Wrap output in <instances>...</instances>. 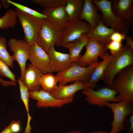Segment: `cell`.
Returning a JSON list of instances; mask_svg holds the SVG:
<instances>
[{
	"label": "cell",
	"mask_w": 133,
	"mask_h": 133,
	"mask_svg": "<svg viewBox=\"0 0 133 133\" xmlns=\"http://www.w3.org/2000/svg\"><path fill=\"white\" fill-rule=\"evenodd\" d=\"M112 55V59L101 80L112 89L113 81L116 75L125 68L133 65V50L126 44L119 52Z\"/></svg>",
	"instance_id": "cell-1"
},
{
	"label": "cell",
	"mask_w": 133,
	"mask_h": 133,
	"mask_svg": "<svg viewBox=\"0 0 133 133\" xmlns=\"http://www.w3.org/2000/svg\"><path fill=\"white\" fill-rule=\"evenodd\" d=\"M113 82L112 89L117 93L119 101H127L133 105V65L123 69Z\"/></svg>",
	"instance_id": "cell-2"
},
{
	"label": "cell",
	"mask_w": 133,
	"mask_h": 133,
	"mask_svg": "<svg viewBox=\"0 0 133 133\" xmlns=\"http://www.w3.org/2000/svg\"><path fill=\"white\" fill-rule=\"evenodd\" d=\"M63 29L44 19L38 33L35 42L47 53L52 46H61Z\"/></svg>",
	"instance_id": "cell-3"
},
{
	"label": "cell",
	"mask_w": 133,
	"mask_h": 133,
	"mask_svg": "<svg viewBox=\"0 0 133 133\" xmlns=\"http://www.w3.org/2000/svg\"><path fill=\"white\" fill-rule=\"evenodd\" d=\"M93 1L101 12L102 19L106 27H110L115 32L125 35L129 33L131 23L122 20L114 15L111 9V0H93Z\"/></svg>",
	"instance_id": "cell-4"
},
{
	"label": "cell",
	"mask_w": 133,
	"mask_h": 133,
	"mask_svg": "<svg viewBox=\"0 0 133 133\" xmlns=\"http://www.w3.org/2000/svg\"><path fill=\"white\" fill-rule=\"evenodd\" d=\"M99 62L86 67H82L76 62L64 70L56 75L58 80V86L66 85L68 83L82 81L87 83L95 68Z\"/></svg>",
	"instance_id": "cell-5"
},
{
	"label": "cell",
	"mask_w": 133,
	"mask_h": 133,
	"mask_svg": "<svg viewBox=\"0 0 133 133\" xmlns=\"http://www.w3.org/2000/svg\"><path fill=\"white\" fill-rule=\"evenodd\" d=\"M15 10L24 31V40L30 47L35 42L38 33L44 19L27 14L16 8Z\"/></svg>",
	"instance_id": "cell-6"
},
{
	"label": "cell",
	"mask_w": 133,
	"mask_h": 133,
	"mask_svg": "<svg viewBox=\"0 0 133 133\" xmlns=\"http://www.w3.org/2000/svg\"><path fill=\"white\" fill-rule=\"evenodd\" d=\"M133 105L124 101L106 103L105 106L111 110L113 115L111 124L112 128L109 133H118L121 131L126 130L124 121L128 116L133 113Z\"/></svg>",
	"instance_id": "cell-7"
},
{
	"label": "cell",
	"mask_w": 133,
	"mask_h": 133,
	"mask_svg": "<svg viewBox=\"0 0 133 133\" xmlns=\"http://www.w3.org/2000/svg\"><path fill=\"white\" fill-rule=\"evenodd\" d=\"M89 87L82 90V93L85 97V100L90 104L100 108L105 106L107 102L119 101L116 98V92L110 87H104L95 90Z\"/></svg>",
	"instance_id": "cell-8"
},
{
	"label": "cell",
	"mask_w": 133,
	"mask_h": 133,
	"mask_svg": "<svg viewBox=\"0 0 133 133\" xmlns=\"http://www.w3.org/2000/svg\"><path fill=\"white\" fill-rule=\"evenodd\" d=\"M91 28L86 21L78 19L69 21L63 28L61 46L73 41L82 35L87 34Z\"/></svg>",
	"instance_id": "cell-9"
},
{
	"label": "cell",
	"mask_w": 133,
	"mask_h": 133,
	"mask_svg": "<svg viewBox=\"0 0 133 133\" xmlns=\"http://www.w3.org/2000/svg\"><path fill=\"white\" fill-rule=\"evenodd\" d=\"M8 44L10 50L13 52L14 61L18 63L20 70V80L22 81L26 69V62L29 59L30 47L23 39L11 38Z\"/></svg>",
	"instance_id": "cell-10"
},
{
	"label": "cell",
	"mask_w": 133,
	"mask_h": 133,
	"mask_svg": "<svg viewBox=\"0 0 133 133\" xmlns=\"http://www.w3.org/2000/svg\"><path fill=\"white\" fill-rule=\"evenodd\" d=\"M86 51L76 62L80 66L86 67L98 61V58H102L106 51V46L97 41L89 40L85 46Z\"/></svg>",
	"instance_id": "cell-11"
},
{
	"label": "cell",
	"mask_w": 133,
	"mask_h": 133,
	"mask_svg": "<svg viewBox=\"0 0 133 133\" xmlns=\"http://www.w3.org/2000/svg\"><path fill=\"white\" fill-rule=\"evenodd\" d=\"M29 97L37 101L38 107L60 108L72 102L74 98L61 100L55 98L49 92L42 89L35 91H29Z\"/></svg>",
	"instance_id": "cell-12"
},
{
	"label": "cell",
	"mask_w": 133,
	"mask_h": 133,
	"mask_svg": "<svg viewBox=\"0 0 133 133\" xmlns=\"http://www.w3.org/2000/svg\"><path fill=\"white\" fill-rule=\"evenodd\" d=\"M28 59L31 64L43 74L52 73L48 54L36 42L30 47Z\"/></svg>",
	"instance_id": "cell-13"
},
{
	"label": "cell",
	"mask_w": 133,
	"mask_h": 133,
	"mask_svg": "<svg viewBox=\"0 0 133 133\" xmlns=\"http://www.w3.org/2000/svg\"><path fill=\"white\" fill-rule=\"evenodd\" d=\"M49 57L50 66L52 72L59 73L65 70L72 64L69 53L57 51L54 46H52L47 52Z\"/></svg>",
	"instance_id": "cell-14"
},
{
	"label": "cell",
	"mask_w": 133,
	"mask_h": 133,
	"mask_svg": "<svg viewBox=\"0 0 133 133\" xmlns=\"http://www.w3.org/2000/svg\"><path fill=\"white\" fill-rule=\"evenodd\" d=\"M91 87L90 85L82 81H77L69 85L58 86L53 91L50 92L55 98L61 100L74 98L78 91Z\"/></svg>",
	"instance_id": "cell-15"
},
{
	"label": "cell",
	"mask_w": 133,
	"mask_h": 133,
	"mask_svg": "<svg viewBox=\"0 0 133 133\" xmlns=\"http://www.w3.org/2000/svg\"><path fill=\"white\" fill-rule=\"evenodd\" d=\"M65 7V4L53 8L44 9L41 13L46 17V19L50 22L63 28L69 21Z\"/></svg>",
	"instance_id": "cell-16"
},
{
	"label": "cell",
	"mask_w": 133,
	"mask_h": 133,
	"mask_svg": "<svg viewBox=\"0 0 133 133\" xmlns=\"http://www.w3.org/2000/svg\"><path fill=\"white\" fill-rule=\"evenodd\" d=\"M111 9L120 19L131 23L133 17V0H111Z\"/></svg>",
	"instance_id": "cell-17"
},
{
	"label": "cell",
	"mask_w": 133,
	"mask_h": 133,
	"mask_svg": "<svg viewBox=\"0 0 133 133\" xmlns=\"http://www.w3.org/2000/svg\"><path fill=\"white\" fill-rule=\"evenodd\" d=\"M99 10L98 8L94 5L92 0H84L83 9L79 19L85 20L91 26V30H92L102 18V15L97 13Z\"/></svg>",
	"instance_id": "cell-18"
},
{
	"label": "cell",
	"mask_w": 133,
	"mask_h": 133,
	"mask_svg": "<svg viewBox=\"0 0 133 133\" xmlns=\"http://www.w3.org/2000/svg\"><path fill=\"white\" fill-rule=\"evenodd\" d=\"M115 32L112 28L106 27L101 19L96 26L87 35L89 40L97 41L106 46L111 41V36Z\"/></svg>",
	"instance_id": "cell-19"
},
{
	"label": "cell",
	"mask_w": 133,
	"mask_h": 133,
	"mask_svg": "<svg viewBox=\"0 0 133 133\" xmlns=\"http://www.w3.org/2000/svg\"><path fill=\"white\" fill-rule=\"evenodd\" d=\"M43 74L40 71L31 64H28L22 82L29 91L39 90L41 89L39 81Z\"/></svg>",
	"instance_id": "cell-20"
},
{
	"label": "cell",
	"mask_w": 133,
	"mask_h": 133,
	"mask_svg": "<svg viewBox=\"0 0 133 133\" xmlns=\"http://www.w3.org/2000/svg\"><path fill=\"white\" fill-rule=\"evenodd\" d=\"M112 58V55L106 52L102 59L99 62L92 72L87 83L90 86L91 88L94 89L97 86L98 82L101 80L104 72Z\"/></svg>",
	"instance_id": "cell-21"
},
{
	"label": "cell",
	"mask_w": 133,
	"mask_h": 133,
	"mask_svg": "<svg viewBox=\"0 0 133 133\" xmlns=\"http://www.w3.org/2000/svg\"><path fill=\"white\" fill-rule=\"evenodd\" d=\"M87 34L83 35L75 40L63 46V48L68 50L69 53L72 63L77 61L81 57V51L89 40Z\"/></svg>",
	"instance_id": "cell-22"
},
{
	"label": "cell",
	"mask_w": 133,
	"mask_h": 133,
	"mask_svg": "<svg viewBox=\"0 0 133 133\" xmlns=\"http://www.w3.org/2000/svg\"><path fill=\"white\" fill-rule=\"evenodd\" d=\"M84 4L83 0H66L65 9L69 21L78 19Z\"/></svg>",
	"instance_id": "cell-23"
},
{
	"label": "cell",
	"mask_w": 133,
	"mask_h": 133,
	"mask_svg": "<svg viewBox=\"0 0 133 133\" xmlns=\"http://www.w3.org/2000/svg\"><path fill=\"white\" fill-rule=\"evenodd\" d=\"M17 81L18 82L19 85L20 99L24 103L27 114V122L24 133H30L32 128L30 126V122L32 117L30 115L29 112V91L22 81L19 78H18Z\"/></svg>",
	"instance_id": "cell-24"
},
{
	"label": "cell",
	"mask_w": 133,
	"mask_h": 133,
	"mask_svg": "<svg viewBox=\"0 0 133 133\" xmlns=\"http://www.w3.org/2000/svg\"><path fill=\"white\" fill-rule=\"evenodd\" d=\"M58 83L56 76L52 73H49L42 75L39 80V83L42 89L50 92L57 87Z\"/></svg>",
	"instance_id": "cell-25"
},
{
	"label": "cell",
	"mask_w": 133,
	"mask_h": 133,
	"mask_svg": "<svg viewBox=\"0 0 133 133\" xmlns=\"http://www.w3.org/2000/svg\"><path fill=\"white\" fill-rule=\"evenodd\" d=\"M17 18L15 10L9 9L4 15L0 18V29L14 28L17 22Z\"/></svg>",
	"instance_id": "cell-26"
},
{
	"label": "cell",
	"mask_w": 133,
	"mask_h": 133,
	"mask_svg": "<svg viewBox=\"0 0 133 133\" xmlns=\"http://www.w3.org/2000/svg\"><path fill=\"white\" fill-rule=\"evenodd\" d=\"M6 40L3 36L0 37V60L9 67H14V61L12 56L11 55L7 50Z\"/></svg>",
	"instance_id": "cell-27"
},
{
	"label": "cell",
	"mask_w": 133,
	"mask_h": 133,
	"mask_svg": "<svg viewBox=\"0 0 133 133\" xmlns=\"http://www.w3.org/2000/svg\"><path fill=\"white\" fill-rule=\"evenodd\" d=\"M66 0H31L33 3L37 4L44 9L55 7L66 3Z\"/></svg>",
	"instance_id": "cell-28"
},
{
	"label": "cell",
	"mask_w": 133,
	"mask_h": 133,
	"mask_svg": "<svg viewBox=\"0 0 133 133\" xmlns=\"http://www.w3.org/2000/svg\"><path fill=\"white\" fill-rule=\"evenodd\" d=\"M9 3L20 10L27 14L42 19H46V17L41 13L39 12L34 10L21 4L10 0H8Z\"/></svg>",
	"instance_id": "cell-29"
},
{
	"label": "cell",
	"mask_w": 133,
	"mask_h": 133,
	"mask_svg": "<svg viewBox=\"0 0 133 133\" xmlns=\"http://www.w3.org/2000/svg\"><path fill=\"white\" fill-rule=\"evenodd\" d=\"M0 76L9 78L11 81L16 83V75L10 70L9 67L0 60Z\"/></svg>",
	"instance_id": "cell-30"
},
{
	"label": "cell",
	"mask_w": 133,
	"mask_h": 133,
	"mask_svg": "<svg viewBox=\"0 0 133 133\" xmlns=\"http://www.w3.org/2000/svg\"><path fill=\"white\" fill-rule=\"evenodd\" d=\"M123 46L122 42L111 41L106 46V50H110L111 55H114L118 53Z\"/></svg>",
	"instance_id": "cell-31"
},
{
	"label": "cell",
	"mask_w": 133,
	"mask_h": 133,
	"mask_svg": "<svg viewBox=\"0 0 133 133\" xmlns=\"http://www.w3.org/2000/svg\"><path fill=\"white\" fill-rule=\"evenodd\" d=\"M124 124L126 131L125 133H133V113L126 117Z\"/></svg>",
	"instance_id": "cell-32"
},
{
	"label": "cell",
	"mask_w": 133,
	"mask_h": 133,
	"mask_svg": "<svg viewBox=\"0 0 133 133\" xmlns=\"http://www.w3.org/2000/svg\"><path fill=\"white\" fill-rule=\"evenodd\" d=\"M126 35L118 32H115L111 35L110 39L111 41L122 42V40L125 39Z\"/></svg>",
	"instance_id": "cell-33"
},
{
	"label": "cell",
	"mask_w": 133,
	"mask_h": 133,
	"mask_svg": "<svg viewBox=\"0 0 133 133\" xmlns=\"http://www.w3.org/2000/svg\"><path fill=\"white\" fill-rule=\"evenodd\" d=\"M11 129L14 133L19 132L20 130V122L19 120H13L10 123Z\"/></svg>",
	"instance_id": "cell-34"
},
{
	"label": "cell",
	"mask_w": 133,
	"mask_h": 133,
	"mask_svg": "<svg viewBox=\"0 0 133 133\" xmlns=\"http://www.w3.org/2000/svg\"><path fill=\"white\" fill-rule=\"evenodd\" d=\"M0 83L3 86H8L9 85L13 86L16 85V83L12 81H10L5 80L0 77Z\"/></svg>",
	"instance_id": "cell-35"
},
{
	"label": "cell",
	"mask_w": 133,
	"mask_h": 133,
	"mask_svg": "<svg viewBox=\"0 0 133 133\" xmlns=\"http://www.w3.org/2000/svg\"><path fill=\"white\" fill-rule=\"evenodd\" d=\"M125 39L126 41V44L133 50V41L132 37L126 35Z\"/></svg>",
	"instance_id": "cell-36"
},
{
	"label": "cell",
	"mask_w": 133,
	"mask_h": 133,
	"mask_svg": "<svg viewBox=\"0 0 133 133\" xmlns=\"http://www.w3.org/2000/svg\"><path fill=\"white\" fill-rule=\"evenodd\" d=\"M0 133H14L11 129L10 124L5 128Z\"/></svg>",
	"instance_id": "cell-37"
},
{
	"label": "cell",
	"mask_w": 133,
	"mask_h": 133,
	"mask_svg": "<svg viewBox=\"0 0 133 133\" xmlns=\"http://www.w3.org/2000/svg\"><path fill=\"white\" fill-rule=\"evenodd\" d=\"M1 6L5 9L8 8L10 4L8 2V0H1Z\"/></svg>",
	"instance_id": "cell-38"
},
{
	"label": "cell",
	"mask_w": 133,
	"mask_h": 133,
	"mask_svg": "<svg viewBox=\"0 0 133 133\" xmlns=\"http://www.w3.org/2000/svg\"><path fill=\"white\" fill-rule=\"evenodd\" d=\"M89 133H109L105 131L98 130L91 132Z\"/></svg>",
	"instance_id": "cell-39"
},
{
	"label": "cell",
	"mask_w": 133,
	"mask_h": 133,
	"mask_svg": "<svg viewBox=\"0 0 133 133\" xmlns=\"http://www.w3.org/2000/svg\"><path fill=\"white\" fill-rule=\"evenodd\" d=\"M65 133H83L82 132L79 130H73V131H71L67 132Z\"/></svg>",
	"instance_id": "cell-40"
},
{
	"label": "cell",
	"mask_w": 133,
	"mask_h": 133,
	"mask_svg": "<svg viewBox=\"0 0 133 133\" xmlns=\"http://www.w3.org/2000/svg\"><path fill=\"white\" fill-rule=\"evenodd\" d=\"M1 3H0V9L1 8Z\"/></svg>",
	"instance_id": "cell-41"
}]
</instances>
